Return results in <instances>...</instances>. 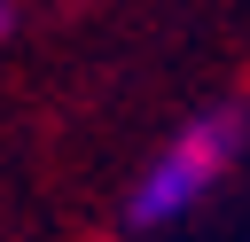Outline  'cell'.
Segmentation results:
<instances>
[{
    "label": "cell",
    "mask_w": 250,
    "mask_h": 242,
    "mask_svg": "<svg viewBox=\"0 0 250 242\" xmlns=\"http://www.w3.org/2000/svg\"><path fill=\"white\" fill-rule=\"evenodd\" d=\"M242 141H250V117H242V109H203V117H188V125L141 164V180H133V195H125V234H156V226L188 219V211L234 172Z\"/></svg>",
    "instance_id": "obj_1"
},
{
    "label": "cell",
    "mask_w": 250,
    "mask_h": 242,
    "mask_svg": "<svg viewBox=\"0 0 250 242\" xmlns=\"http://www.w3.org/2000/svg\"><path fill=\"white\" fill-rule=\"evenodd\" d=\"M16 16H23V8H16V0H0V39L16 31Z\"/></svg>",
    "instance_id": "obj_2"
}]
</instances>
